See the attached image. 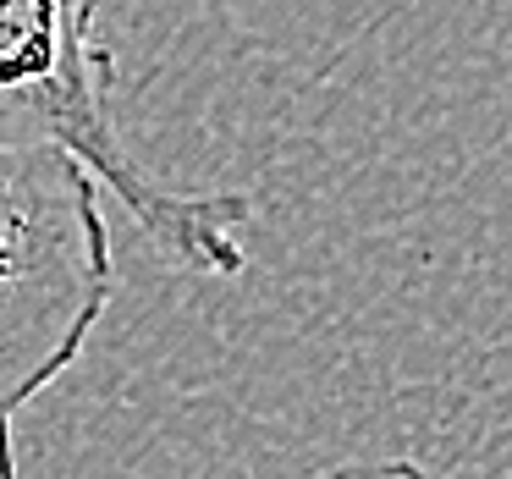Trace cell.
Wrapping results in <instances>:
<instances>
[{
    "label": "cell",
    "instance_id": "7a4b0ae2",
    "mask_svg": "<svg viewBox=\"0 0 512 479\" xmlns=\"http://www.w3.org/2000/svg\"><path fill=\"white\" fill-rule=\"evenodd\" d=\"M100 193L67 149L0 138V419L78 364L116 298Z\"/></svg>",
    "mask_w": 512,
    "mask_h": 479
},
{
    "label": "cell",
    "instance_id": "6da1fadb",
    "mask_svg": "<svg viewBox=\"0 0 512 479\" xmlns=\"http://www.w3.org/2000/svg\"><path fill=\"white\" fill-rule=\"evenodd\" d=\"M105 0H0V122L67 149L127 221L193 276H243V193H171L138 166L116 122V61L100 39Z\"/></svg>",
    "mask_w": 512,
    "mask_h": 479
},
{
    "label": "cell",
    "instance_id": "3957f363",
    "mask_svg": "<svg viewBox=\"0 0 512 479\" xmlns=\"http://www.w3.org/2000/svg\"><path fill=\"white\" fill-rule=\"evenodd\" d=\"M303 479H441V474L413 463V457H380V463H331V468H314Z\"/></svg>",
    "mask_w": 512,
    "mask_h": 479
}]
</instances>
